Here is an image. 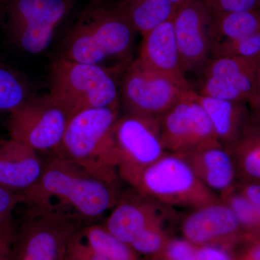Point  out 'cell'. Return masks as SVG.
<instances>
[{
	"label": "cell",
	"mask_w": 260,
	"mask_h": 260,
	"mask_svg": "<svg viewBox=\"0 0 260 260\" xmlns=\"http://www.w3.org/2000/svg\"><path fill=\"white\" fill-rule=\"evenodd\" d=\"M238 260H260V241L252 242Z\"/></svg>",
	"instance_id": "cell-34"
},
{
	"label": "cell",
	"mask_w": 260,
	"mask_h": 260,
	"mask_svg": "<svg viewBox=\"0 0 260 260\" xmlns=\"http://www.w3.org/2000/svg\"><path fill=\"white\" fill-rule=\"evenodd\" d=\"M169 215L147 228L129 244L137 254L155 255L165 249L169 242L165 230V222L169 220Z\"/></svg>",
	"instance_id": "cell-26"
},
{
	"label": "cell",
	"mask_w": 260,
	"mask_h": 260,
	"mask_svg": "<svg viewBox=\"0 0 260 260\" xmlns=\"http://www.w3.org/2000/svg\"><path fill=\"white\" fill-rule=\"evenodd\" d=\"M194 95L208 114L219 143L230 148L250 119L247 104L206 96L196 90Z\"/></svg>",
	"instance_id": "cell-19"
},
{
	"label": "cell",
	"mask_w": 260,
	"mask_h": 260,
	"mask_svg": "<svg viewBox=\"0 0 260 260\" xmlns=\"http://www.w3.org/2000/svg\"><path fill=\"white\" fill-rule=\"evenodd\" d=\"M184 239L195 245L229 244L245 240L237 218L221 200L190 210L181 220Z\"/></svg>",
	"instance_id": "cell-15"
},
{
	"label": "cell",
	"mask_w": 260,
	"mask_h": 260,
	"mask_svg": "<svg viewBox=\"0 0 260 260\" xmlns=\"http://www.w3.org/2000/svg\"><path fill=\"white\" fill-rule=\"evenodd\" d=\"M220 56L260 61V32L232 42L218 43L213 47L212 56Z\"/></svg>",
	"instance_id": "cell-27"
},
{
	"label": "cell",
	"mask_w": 260,
	"mask_h": 260,
	"mask_svg": "<svg viewBox=\"0 0 260 260\" xmlns=\"http://www.w3.org/2000/svg\"><path fill=\"white\" fill-rule=\"evenodd\" d=\"M137 32L118 3L90 1L61 38L56 58L124 71Z\"/></svg>",
	"instance_id": "cell-2"
},
{
	"label": "cell",
	"mask_w": 260,
	"mask_h": 260,
	"mask_svg": "<svg viewBox=\"0 0 260 260\" xmlns=\"http://www.w3.org/2000/svg\"><path fill=\"white\" fill-rule=\"evenodd\" d=\"M114 138L118 173L129 187H136L143 173L167 153L157 118L122 113Z\"/></svg>",
	"instance_id": "cell-8"
},
{
	"label": "cell",
	"mask_w": 260,
	"mask_h": 260,
	"mask_svg": "<svg viewBox=\"0 0 260 260\" xmlns=\"http://www.w3.org/2000/svg\"><path fill=\"white\" fill-rule=\"evenodd\" d=\"M172 4L174 5V8H177L178 6L182 4V3H185L187 0H170Z\"/></svg>",
	"instance_id": "cell-35"
},
{
	"label": "cell",
	"mask_w": 260,
	"mask_h": 260,
	"mask_svg": "<svg viewBox=\"0 0 260 260\" xmlns=\"http://www.w3.org/2000/svg\"><path fill=\"white\" fill-rule=\"evenodd\" d=\"M124 72L55 58L48 74V93L70 116L93 108L117 107Z\"/></svg>",
	"instance_id": "cell-4"
},
{
	"label": "cell",
	"mask_w": 260,
	"mask_h": 260,
	"mask_svg": "<svg viewBox=\"0 0 260 260\" xmlns=\"http://www.w3.org/2000/svg\"><path fill=\"white\" fill-rule=\"evenodd\" d=\"M44 160L28 145L12 139H0V186L24 194L37 184Z\"/></svg>",
	"instance_id": "cell-18"
},
{
	"label": "cell",
	"mask_w": 260,
	"mask_h": 260,
	"mask_svg": "<svg viewBox=\"0 0 260 260\" xmlns=\"http://www.w3.org/2000/svg\"><path fill=\"white\" fill-rule=\"evenodd\" d=\"M68 112L49 95H32L9 114L10 138L38 153L53 155L61 144L70 118Z\"/></svg>",
	"instance_id": "cell-9"
},
{
	"label": "cell",
	"mask_w": 260,
	"mask_h": 260,
	"mask_svg": "<svg viewBox=\"0 0 260 260\" xmlns=\"http://www.w3.org/2000/svg\"><path fill=\"white\" fill-rule=\"evenodd\" d=\"M260 61L236 56H212L201 73L198 93L247 104L254 91Z\"/></svg>",
	"instance_id": "cell-13"
},
{
	"label": "cell",
	"mask_w": 260,
	"mask_h": 260,
	"mask_svg": "<svg viewBox=\"0 0 260 260\" xmlns=\"http://www.w3.org/2000/svg\"><path fill=\"white\" fill-rule=\"evenodd\" d=\"M120 108H93L70 116L61 144L53 155L98 177L122 181L118 173L114 131Z\"/></svg>",
	"instance_id": "cell-3"
},
{
	"label": "cell",
	"mask_w": 260,
	"mask_h": 260,
	"mask_svg": "<svg viewBox=\"0 0 260 260\" xmlns=\"http://www.w3.org/2000/svg\"><path fill=\"white\" fill-rule=\"evenodd\" d=\"M138 59L183 88L192 89L181 63L172 18L159 24L143 37Z\"/></svg>",
	"instance_id": "cell-16"
},
{
	"label": "cell",
	"mask_w": 260,
	"mask_h": 260,
	"mask_svg": "<svg viewBox=\"0 0 260 260\" xmlns=\"http://www.w3.org/2000/svg\"><path fill=\"white\" fill-rule=\"evenodd\" d=\"M80 233L84 241L107 260H138L131 246L114 237L103 224L85 225Z\"/></svg>",
	"instance_id": "cell-23"
},
{
	"label": "cell",
	"mask_w": 260,
	"mask_h": 260,
	"mask_svg": "<svg viewBox=\"0 0 260 260\" xmlns=\"http://www.w3.org/2000/svg\"><path fill=\"white\" fill-rule=\"evenodd\" d=\"M80 231L70 242L66 260H107L84 241Z\"/></svg>",
	"instance_id": "cell-30"
},
{
	"label": "cell",
	"mask_w": 260,
	"mask_h": 260,
	"mask_svg": "<svg viewBox=\"0 0 260 260\" xmlns=\"http://www.w3.org/2000/svg\"><path fill=\"white\" fill-rule=\"evenodd\" d=\"M28 208L15 228L11 260H66L72 239L85 225L61 214Z\"/></svg>",
	"instance_id": "cell-7"
},
{
	"label": "cell",
	"mask_w": 260,
	"mask_h": 260,
	"mask_svg": "<svg viewBox=\"0 0 260 260\" xmlns=\"http://www.w3.org/2000/svg\"><path fill=\"white\" fill-rule=\"evenodd\" d=\"M220 199L232 209L245 240L248 242H259L260 219L255 207L237 190V187Z\"/></svg>",
	"instance_id": "cell-25"
},
{
	"label": "cell",
	"mask_w": 260,
	"mask_h": 260,
	"mask_svg": "<svg viewBox=\"0 0 260 260\" xmlns=\"http://www.w3.org/2000/svg\"><path fill=\"white\" fill-rule=\"evenodd\" d=\"M90 1H96V0H90Z\"/></svg>",
	"instance_id": "cell-37"
},
{
	"label": "cell",
	"mask_w": 260,
	"mask_h": 260,
	"mask_svg": "<svg viewBox=\"0 0 260 260\" xmlns=\"http://www.w3.org/2000/svg\"><path fill=\"white\" fill-rule=\"evenodd\" d=\"M256 210H257L258 214H259V219H260V206L256 208Z\"/></svg>",
	"instance_id": "cell-36"
},
{
	"label": "cell",
	"mask_w": 260,
	"mask_h": 260,
	"mask_svg": "<svg viewBox=\"0 0 260 260\" xmlns=\"http://www.w3.org/2000/svg\"><path fill=\"white\" fill-rule=\"evenodd\" d=\"M229 149L237 162L239 180L260 182V121L251 116L239 139Z\"/></svg>",
	"instance_id": "cell-20"
},
{
	"label": "cell",
	"mask_w": 260,
	"mask_h": 260,
	"mask_svg": "<svg viewBox=\"0 0 260 260\" xmlns=\"http://www.w3.org/2000/svg\"><path fill=\"white\" fill-rule=\"evenodd\" d=\"M181 155L203 184L219 198L237 187L239 172L230 149L218 143Z\"/></svg>",
	"instance_id": "cell-17"
},
{
	"label": "cell",
	"mask_w": 260,
	"mask_h": 260,
	"mask_svg": "<svg viewBox=\"0 0 260 260\" xmlns=\"http://www.w3.org/2000/svg\"><path fill=\"white\" fill-rule=\"evenodd\" d=\"M187 90L136 59L121 75L119 108L123 114L160 119Z\"/></svg>",
	"instance_id": "cell-10"
},
{
	"label": "cell",
	"mask_w": 260,
	"mask_h": 260,
	"mask_svg": "<svg viewBox=\"0 0 260 260\" xmlns=\"http://www.w3.org/2000/svg\"><path fill=\"white\" fill-rule=\"evenodd\" d=\"M34 94L26 78L0 63V114H10Z\"/></svg>",
	"instance_id": "cell-24"
},
{
	"label": "cell",
	"mask_w": 260,
	"mask_h": 260,
	"mask_svg": "<svg viewBox=\"0 0 260 260\" xmlns=\"http://www.w3.org/2000/svg\"><path fill=\"white\" fill-rule=\"evenodd\" d=\"M214 17L247 11L260 10V0H205Z\"/></svg>",
	"instance_id": "cell-29"
},
{
	"label": "cell",
	"mask_w": 260,
	"mask_h": 260,
	"mask_svg": "<svg viewBox=\"0 0 260 260\" xmlns=\"http://www.w3.org/2000/svg\"><path fill=\"white\" fill-rule=\"evenodd\" d=\"M159 123L162 145L170 153L185 154L219 143L193 89L186 90L160 116Z\"/></svg>",
	"instance_id": "cell-11"
},
{
	"label": "cell",
	"mask_w": 260,
	"mask_h": 260,
	"mask_svg": "<svg viewBox=\"0 0 260 260\" xmlns=\"http://www.w3.org/2000/svg\"><path fill=\"white\" fill-rule=\"evenodd\" d=\"M23 194L0 186V234H13L15 231L13 212L19 205L24 204Z\"/></svg>",
	"instance_id": "cell-28"
},
{
	"label": "cell",
	"mask_w": 260,
	"mask_h": 260,
	"mask_svg": "<svg viewBox=\"0 0 260 260\" xmlns=\"http://www.w3.org/2000/svg\"><path fill=\"white\" fill-rule=\"evenodd\" d=\"M121 183L98 177L64 158L50 155L44 160L37 184L23 194L24 204L87 225L110 213L124 190Z\"/></svg>",
	"instance_id": "cell-1"
},
{
	"label": "cell",
	"mask_w": 260,
	"mask_h": 260,
	"mask_svg": "<svg viewBox=\"0 0 260 260\" xmlns=\"http://www.w3.org/2000/svg\"><path fill=\"white\" fill-rule=\"evenodd\" d=\"M172 23L184 72L201 74L213 53V15L205 0H187L176 8Z\"/></svg>",
	"instance_id": "cell-12"
},
{
	"label": "cell",
	"mask_w": 260,
	"mask_h": 260,
	"mask_svg": "<svg viewBox=\"0 0 260 260\" xmlns=\"http://www.w3.org/2000/svg\"><path fill=\"white\" fill-rule=\"evenodd\" d=\"M260 32V10H247L214 17L213 47Z\"/></svg>",
	"instance_id": "cell-22"
},
{
	"label": "cell",
	"mask_w": 260,
	"mask_h": 260,
	"mask_svg": "<svg viewBox=\"0 0 260 260\" xmlns=\"http://www.w3.org/2000/svg\"><path fill=\"white\" fill-rule=\"evenodd\" d=\"M251 117L260 121V69L256 75L255 85L252 95L247 102Z\"/></svg>",
	"instance_id": "cell-32"
},
{
	"label": "cell",
	"mask_w": 260,
	"mask_h": 260,
	"mask_svg": "<svg viewBox=\"0 0 260 260\" xmlns=\"http://www.w3.org/2000/svg\"><path fill=\"white\" fill-rule=\"evenodd\" d=\"M75 0H0V28L18 50L37 55L50 47Z\"/></svg>",
	"instance_id": "cell-5"
},
{
	"label": "cell",
	"mask_w": 260,
	"mask_h": 260,
	"mask_svg": "<svg viewBox=\"0 0 260 260\" xmlns=\"http://www.w3.org/2000/svg\"><path fill=\"white\" fill-rule=\"evenodd\" d=\"M169 208L129 186L123 190L103 225L114 237L129 245L145 229L169 215Z\"/></svg>",
	"instance_id": "cell-14"
},
{
	"label": "cell",
	"mask_w": 260,
	"mask_h": 260,
	"mask_svg": "<svg viewBox=\"0 0 260 260\" xmlns=\"http://www.w3.org/2000/svg\"><path fill=\"white\" fill-rule=\"evenodd\" d=\"M117 3L142 37L172 19L175 11L170 0H120Z\"/></svg>",
	"instance_id": "cell-21"
},
{
	"label": "cell",
	"mask_w": 260,
	"mask_h": 260,
	"mask_svg": "<svg viewBox=\"0 0 260 260\" xmlns=\"http://www.w3.org/2000/svg\"><path fill=\"white\" fill-rule=\"evenodd\" d=\"M13 237V234H0V260H11Z\"/></svg>",
	"instance_id": "cell-33"
},
{
	"label": "cell",
	"mask_w": 260,
	"mask_h": 260,
	"mask_svg": "<svg viewBox=\"0 0 260 260\" xmlns=\"http://www.w3.org/2000/svg\"><path fill=\"white\" fill-rule=\"evenodd\" d=\"M188 260H234L227 248L220 246H196Z\"/></svg>",
	"instance_id": "cell-31"
},
{
	"label": "cell",
	"mask_w": 260,
	"mask_h": 260,
	"mask_svg": "<svg viewBox=\"0 0 260 260\" xmlns=\"http://www.w3.org/2000/svg\"><path fill=\"white\" fill-rule=\"evenodd\" d=\"M135 189L170 208L196 209L220 200L200 180L184 155L170 152L143 173Z\"/></svg>",
	"instance_id": "cell-6"
}]
</instances>
